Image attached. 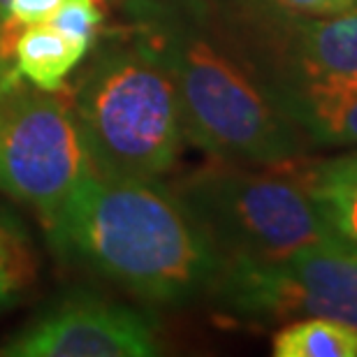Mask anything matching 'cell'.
Wrapping results in <instances>:
<instances>
[{
	"label": "cell",
	"mask_w": 357,
	"mask_h": 357,
	"mask_svg": "<svg viewBox=\"0 0 357 357\" xmlns=\"http://www.w3.org/2000/svg\"><path fill=\"white\" fill-rule=\"evenodd\" d=\"M130 38L165 68L183 132L213 160L288 167L311 142L269 102L206 0H123Z\"/></svg>",
	"instance_id": "1"
},
{
	"label": "cell",
	"mask_w": 357,
	"mask_h": 357,
	"mask_svg": "<svg viewBox=\"0 0 357 357\" xmlns=\"http://www.w3.org/2000/svg\"><path fill=\"white\" fill-rule=\"evenodd\" d=\"M47 237L61 258L149 304L185 306L211 295L223 258L158 178L84 176Z\"/></svg>",
	"instance_id": "2"
},
{
	"label": "cell",
	"mask_w": 357,
	"mask_h": 357,
	"mask_svg": "<svg viewBox=\"0 0 357 357\" xmlns=\"http://www.w3.org/2000/svg\"><path fill=\"white\" fill-rule=\"evenodd\" d=\"M70 107L100 176L160 178L174 167L185 137L176 89L132 38L93 59Z\"/></svg>",
	"instance_id": "3"
},
{
	"label": "cell",
	"mask_w": 357,
	"mask_h": 357,
	"mask_svg": "<svg viewBox=\"0 0 357 357\" xmlns=\"http://www.w3.org/2000/svg\"><path fill=\"white\" fill-rule=\"evenodd\" d=\"M169 188L223 262L285 260L304 246L341 239L285 167L258 172L213 160Z\"/></svg>",
	"instance_id": "4"
},
{
	"label": "cell",
	"mask_w": 357,
	"mask_h": 357,
	"mask_svg": "<svg viewBox=\"0 0 357 357\" xmlns=\"http://www.w3.org/2000/svg\"><path fill=\"white\" fill-rule=\"evenodd\" d=\"M206 5L281 114L318 77L357 73V10L309 17L276 0H206Z\"/></svg>",
	"instance_id": "5"
},
{
	"label": "cell",
	"mask_w": 357,
	"mask_h": 357,
	"mask_svg": "<svg viewBox=\"0 0 357 357\" xmlns=\"http://www.w3.org/2000/svg\"><path fill=\"white\" fill-rule=\"evenodd\" d=\"M209 299L234 320L332 318L357 330V248L332 239L285 260H225Z\"/></svg>",
	"instance_id": "6"
},
{
	"label": "cell",
	"mask_w": 357,
	"mask_h": 357,
	"mask_svg": "<svg viewBox=\"0 0 357 357\" xmlns=\"http://www.w3.org/2000/svg\"><path fill=\"white\" fill-rule=\"evenodd\" d=\"M93 169L73 107L59 91H0V190L40 213L42 225Z\"/></svg>",
	"instance_id": "7"
},
{
	"label": "cell",
	"mask_w": 357,
	"mask_h": 357,
	"mask_svg": "<svg viewBox=\"0 0 357 357\" xmlns=\"http://www.w3.org/2000/svg\"><path fill=\"white\" fill-rule=\"evenodd\" d=\"M158 353L151 318L89 292L56 299L0 346V357H151Z\"/></svg>",
	"instance_id": "8"
},
{
	"label": "cell",
	"mask_w": 357,
	"mask_h": 357,
	"mask_svg": "<svg viewBox=\"0 0 357 357\" xmlns=\"http://www.w3.org/2000/svg\"><path fill=\"white\" fill-rule=\"evenodd\" d=\"M283 114L311 146L357 144V73L318 77L290 100Z\"/></svg>",
	"instance_id": "9"
},
{
	"label": "cell",
	"mask_w": 357,
	"mask_h": 357,
	"mask_svg": "<svg viewBox=\"0 0 357 357\" xmlns=\"http://www.w3.org/2000/svg\"><path fill=\"white\" fill-rule=\"evenodd\" d=\"M323 213L327 225L357 248V153L288 165Z\"/></svg>",
	"instance_id": "10"
},
{
	"label": "cell",
	"mask_w": 357,
	"mask_h": 357,
	"mask_svg": "<svg viewBox=\"0 0 357 357\" xmlns=\"http://www.w3.org/2000/svg\"><path fill=\"white\" fill-rule=\"evenodd\" d=\"M89 54L86 47L68 40L47 24L28 26L14 49V68L21 79L40 91H61L66 77Z\"/></svg>",
	"instance_id": "11"
},
{
	"label": "cell",
	"mask_w": 357,
	"mask_h": 357,
	"mask_svg": "<svg viewBox=\"0 0 357 357\" xmlns=\"http://www.w3.org/2000/svg\"><path fill=\"white\" fill-rule=\"evenodd\" d=\"M276 357H357V330L332 318H299L271 341Z\"/></svg>",
	"instance_id": "12"
},
{
	"label": "cell",
	"mask_w": 357,
	"mask_h": 357,
	"mask_svg": "<svg viewBox=\"0 0 357 357\" xmlns=\"http://www.w3.org/2000/svg\"><path fill=\"white\" fill-rule=\"evenodd\" d=\"M35 274L26 234L14 220L0 213V309L10 306Z\"/></svg>",
	"instance_id": "13"
},
{
	"label": "cell",
	"mask_w": 357,
	"mask_h": 357,
	"mask_svg": "<svg viewBox=\"0 0 357 357\" xmlns=\"http://www.w3.org/2000/svg\"><path fill=\"white\" fill-rule=\"evenodd\" d=\"M102 21H105V12L98 5V0H63L59 10L45 24L52 26L61 35H66L68 40L86 47L91 52Z\"/></svg>",
	"instance_id": "14"
},
{
	"label": "cell",
	"mask_w": 357,
	"mask_h": 357,
	"mask_svg": "<svg viewBox=\"0 0 357 357\" xmlns=\"http://www.w3.org/2000/svg\"><path fill=\"white\" fill-rule=\"evenodd\" d=\"M276 3L309 17H337L357 10V0H276Z\"/></svg>",
	"instance_id": "15"
},
{
	"label": "cell",
	"mask_w": 357,
	"mask_h": 357,
	"mask_svg": "<svg viewBox=\"0 0 357 357\" xmlns=\"http://www.w3.org/2000/svg\"><path fill=\"white\" fill-rule=\"evenodd\" d=\"M7 7H10V0H0V21H3L5 12H7Z\"/></svg>",
	"instance_id": "16"
}]
</instances>
